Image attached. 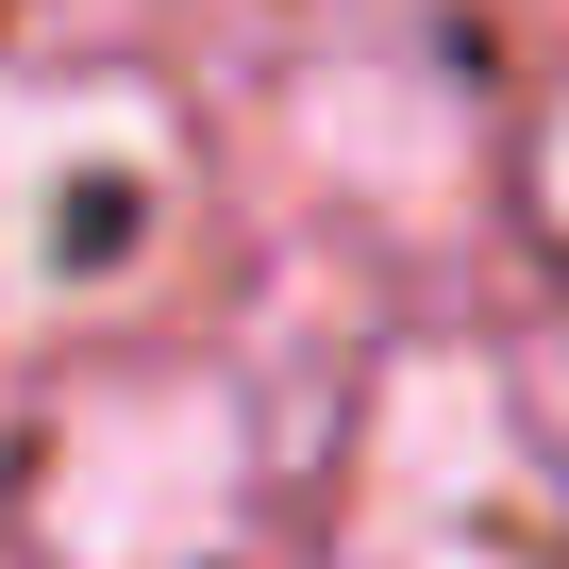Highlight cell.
<instances>
[{
  "label": "cell",
  "instance_id": "obj_1",
  "mask_svg": "<svg viewBox=\"0 0 569 569\" xmlns=\"http://www.w3.org/2000/svg\"><path fill=\"white\" fill-rule=\"evenodd\" d=\"M234 486H251L234 402L184 386V369H151V386H101V402L68 419V452H51V536H68V569H201V552L234 536Z\"/></svg>",
  "mask_w": 569,
  "mask_h": 569
},
{
  "label": "cell",
  "instance_id": "obj_2",
  "mask_svg": "<svg viewBox=\"0 0 569 569\" xmlns=\"http://www.w3.org/2000/svg\"><path fill=\"white\" fill-rule=\"evenodd\" d=\"M168 218V134L118 84H0V284H101Z\"/></svg>",
  "mask_w": 569,
  "mask_h": 569
},
{
  "label": "cell",
  "instance_id": "obj_3",
  "mask_svg": "<svg viewBox=\"0 0 569 569\" xmlns=\"http://www.w3.org/2000/svg\"><path fill=\"white\" fill-rule=\"evenodd\" d=\"M552 218H569V118H552Z\"/></svg>",
  "mask_w": 569,
  "mask_h": 569
}]
</instances>
